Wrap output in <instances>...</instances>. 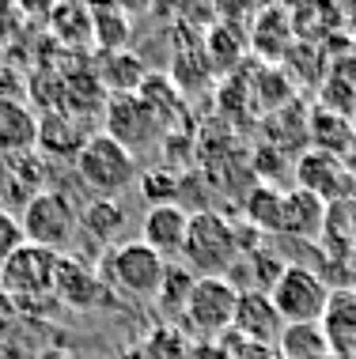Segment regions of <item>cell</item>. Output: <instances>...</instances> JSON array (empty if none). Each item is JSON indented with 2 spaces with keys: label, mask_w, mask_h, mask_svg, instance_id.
Segmentation results:
<instances>
[{
  "label": "cell",
  "mask_w": 356,
  "mask_h": 359,
  "mask_svg": "<svg viewBox=\"0 0 356 359\" xmlns=\"http://www.w3.org/2000/svg\"><path fill=\"white\" fill-rule=\"evenodd\" d=\"M319 110L341 114V118L352 121V106H356V80H345V76H326L319 87Z\"/></svg>",
  "instance_id": "29"
},
{
  "label": "cell",
  "mask_w": 356,
  "mask_h": 359,
  "mask_svg": "<svg viewBox=\"0 0 356 359\" xmlns=\"http://www.w3.org/2000/svg\"><path fill=\"white\" fill-rule=\"evenodd\" d=\"M50 27L65 46H88L91 42V8L84 4H65L50 12Z\"/></svg>",
  "instance_id": "25"
},
{
  "label": "cell",
  "mask_w": 356,
  "mask_h": 359,
  "mask_svg": "<svg viewBox=\"0 0 356 359\" xmlns=\"http://www.w3.org/2000/svg\"><path fill=\"white\" fill-rule=\"evenodd\" d=\"M232 329L254 348H277V341H281V333H284V322H281V314H277V306L269 303L265 291L243 287L239 291Z\"/></svg>",
  "instance_id": "10"
},
{
  "label": "cell",
  "mask_w": 356,
  "mask_h": 359,
  "mask_svg": "<svg viewBox=\"0 0 356 359\" xmlns=\"http://www.w3.org/2000/svg\"><path fill=\"white\" fill-rule=\"evenodd\" d=\"M296 189L315 193L326 205H352L356 201V174L345 159L338 155H326L307 148L300 159H296Z\"/></svg>",
  "instance_id": "9"
},
{
  "label": "cell",
  "mask_w": 356,
  "mask_h": 359,
  "mask_svg": "<svg viewBox=\"0 0 356 359\" xmlns=\"http://www.w3.org/2000/svg\"><path fill=\"white\" fill-rule=\"evenodd\" d=\"M84 144H88V133L80 129V121L72 114H65V110L38 114V148H46L50 155H69L76 163Z\"/></svg>",
  "instance_id": "16"
},
{
  "label": "cell",
  "mask_w": 356,
  "mask_h": 359,
  "mask_svg": "<svg viewBox=\"0 0 356 359\" xmlns=\"http://www.w3.org/2000/svg\"><path fill=\"white\" fill-rule=\"evenodd\" d=\"M307 140H311L315 151H326V155H338V159H349L352 148H356V129H352L349 118H341V114L311 110V118H307Z\"/></svg>",
  "instance_id": "15"
},
{
  "label": "cell",
  "mask_w": 356,
  "mask_h": 359,
  "mask_svg": "<svg viewBox=\"0 0 356 359\" xmlns=\"http://www.w3.org/2000/svg\"><path fill=\"white\" fill-rule=\"evenodd\" d=\"M80 231H88L95 242H103V246H114L125 231V208L110 197H91L88 205L80 208Z\"/></svg>",
  "instance_id": "19"
},
{
  "label": "cell",
  "mask_w": 356,
  "mask_h": 359,
  "mask_svg": "<svg viewBox=\"0 0 356 359\" xmlns=\"http://www.w3.org/2000/svg\"><path fill=\"white\" fill-rule=\"evenodd\" d=\"M133 34V23L125 8H91V42L103 53H121Z\"/></svg>",
  "instance_id": "20"
},
{
  "label": "cell",
  "mask_w": 356,
  "mask_h": 359,
  "mask_svg": "<svg viewBox=\"0 0 356 359\" xmlns=\"http://www.w3.org/2000/svg\"><path fill=\"white\" fill-rule=\"evenodd\" d=\"M137 189H140V197L148 201V208H156V205H182V182H178V174H171V170L140 174Z\"/></svg>",
  "instance_id": "26"
},
{
  "label": "cell",
  "mask_w": 356,
  "mask_h": 359,
  "mask_svg": "<svg viewBox=\"0 0 356 359\" xmlns=\"http://www.w3.org/2000/svg\"><path fill=\"white\" fill-rule=\"evenodd\" d=\"M76 174L95 197H110L118 201V193L137 186V155H129L121 144H114L107 133L88 137V144L76 155Z\"/></svg>",
  "instance_id": "3"
},
{
  "label": "cell",
  "mask_w": 356,
  "mask_h": 359,
  "mask_svg": "<svg viewBox=\"0 0 356 359\" xmlns=\"http://www.w3.org/2000/svg\"><path fill=\"white\" fill-rule=\"evenodd\" d=\"M326 216H330V205H326V201H319L307 189H288L284 205H281V227H277V235L319 238L326 231Z\"/></svg>",
  "instance_id": "14"
},
{
  "label": "cell",
  "mask_w": 356,
  "mask_h": 359,
  "mask_svg": "<svg viewBox=\"0 0 356 359\" xmlns=\"http://www.w3.org/2000/svg\"><path fill=\"white\" fill-rule=\"evenodd\" d=\"M148 355H152V359H163V355H171V359H190L186 344H182V337L175 333V329H156V337H152V344H148Z\"/></svg>",
  "instance_id": "31"
},
{
  "label": "cell",
  "mask_w": 356,
  "mask_h": 359,
  "mask_svg": "<svg viewBox=\"0 0 356 359\" xmlns=\"http://www.w3.org/2000/svg\"><path fill=\"white\" fill-rule=\"evenodd\" d=\"M57 254L38 246H19L12 257L0 265V287L4 295H12L15 306L34 303V299L53 295V276H57Z\"/></svg>",
  "instance_id": "8"
},
{
  "label": "cell",
  "mask_w": 356,
  "mask_h": 359,
  "mask_svg": "<svg viewBox=\"0 0 356 359\" xmlns=\"http://www.w3.org/2000/svg\"><path fill=\"white\" fill-rule=\"evenodd\" d=\"M53 295L69 310H95V306H103V299H107V284H103V276L95 273L88 261H80L76 254H65L61 261H57Z\"/></svg>",
  "instance_id": "11"
},
{
  "label": "cell",
  "mask_w": 356,
  "mask_h": 359,
  "mask_svg": "<svg viewBox=\"0 0 356 359\" xmlns=\"http://www.w3.org/2000/svg\"><path fill=\"white\" fill-rule=\"evenodd\" d=\"M292 15L284 12V8H265V12L254 15V27H250V46H254V53L262 57H284L292 50Z\"/></svg>",
  "instance_id": "17"
},
{
  "label": "cell",
  "mask_w": 356,
  "mask_h": 359,
  "mask_svg": "<svg viewBox=\"0 0 356 359\" xmlns=\"http://www.w3.org/2000/svg\"><path fill=\"white\" fill-rule=\"evenodd\" d=\"M194 280H197V276L190 273V269L167 265V276H163V284H159L156 303L167 306L171 314H182V310H186V299H190V287H194Z\"/></svg>",
  "instance_id": "28"
},
{
  "label": "cell",
  "mask_w": 356,
  "mask_h": 359,
  "mask_svg": "<svg viewBox=\"0 0 356 359\" xmlns=\"http://www.w3.org/2000/svg\"><path fill=\"white\" fill-rule=\"evenodd\" d=\"M281 205H284V193L277 186H254L246 197V219L258 231H265V235H277V227H281Z\"/></svg>",
  "instance_id": "24"
},
{
  "label": "cell",
  "mask_w": 356,
  "mask_h": 359,
  "mask_svg": "<svg viewBox=\"0 0 356 359\" xmlns=\"http://www.w3.org/2000/svg\"><path fill=\"white\" fill-rule=\"evenodd\" d=\"M8 87H12V80H8V72L0 69V99H12V95H8Z\"/></svg>",
  "instance_id": "33"
},
{
  "label": "cell",
  "mask_w": 356,
  "mask_h": 359,
  "mask_svg": "<svg viewBox=\"0 0 356 359\" xmlns=\"http://www.w3.org/2000/svg\"><path fill=\"white\" fill-rule=\"evenodd\" d=\"M277 352L284 359H322L330 352V341H326L322 325H284Z\"/></svg>",
  "instance_id": "21"
},
{
  "label": "cell",
  "mask_w": 356,
  "mask_h": 359,
  "mask_svg": "<svg viewBox=\"0 0 356 359\" xmlns=\"http://www.w3.org/2000/svg\"><path fill=\"white\" fill-rule=\"evenodd\" d=\"M352 129H356V106H352Z\"/></svg>",
  "instance_id": "34"
},
{
  "label": "cell",
  "mask_w": 356,
  "mask_h": 359,
  "mask_svg": "<svg viewBox=\"0 0 356 359\" xmlns=\"http://www.w3.org/2000/svg\"><path fill=\"white\" fill-rule=\"evenodd\" d=\"M103 284H110L114 291L129 299H156L159 284L167 276V261H163L156 250H148L144 242H118V246L107 250L103 257Z\"/></svg>",
  "instance_id": "5"
},
{
  "label": "cell",
  "mask_w": 356,
  "mask_h": 359,
  "mask_svg": "<svg viewBox=\"0 0 356 359\" xmlns=\"http://www.w3.org/2000/svg\"><path fill=\"white\" fill-rule=\"evenodd\" d=\"M15 322H19V306L12 303V295H4V287H0V341L12 337Z\"/></svg>",
  "instance_id": "32"
},
{
  "label": "cell",
  "mask_w": 356,
  "mask_h": 359,
  "mask_svg": "<svg viewBox=\"0 0 356 359\" xmlns=\"http://www.w3.org/2000/svg\"><path fill=\"white\" fill-rule=\"evenodd\" d=\"M330 299H334L330 284L315 269L303 265H284V273L269 287V303L277 306L284 325H322Z\"/></svg>",
  "instance_id": "4"
},
{
  "label": "cell",
  "mask_w": 356,
  "mask_h": 359,
  "mask_svg": "<svg viewBox=\"0 0 356 359\" xmlns=\"http://www.w3.org/2000/svg\"><path fill=\"white\" fill-rule=\"evenodd\" d=\"M65 114L69 110H80V114H88V110H107V99L110 95L103 91V83H99V72H80V76H65Z\"/></svg>",
  "instance_id": "23"
},
{
  "label": "cell",
  "mask_w": 356,
  "mask_h": 359,
  "mask_svg": "<svg viewBox=\"0 0 356 359\" xmlns=\"http://www.w3.org/2000/svg\"><path fill=\"white\" fill-rule=\"evenodd\" d=\"M137 95L148 102V110L163 121V129L175 125V118L182 114V91L175 87V80H167V76H152L148 72V80H144V87Z\"/></svg>",
  "instance_id": "22"
},
{
  "label": "cell",
  "mask_w": 356,
  "mask_h": 359,
  "mask_svg": "<svg viewBox=\"0 0 356 359\" xmlns=\"http://www.w3.org/2000/svg\"><path fill=\"white\" fill-rule=\"evenodd\" d=\"M19 246H27L23 227H19V216H15V212H4V208H0V265H4V261L12 257Z\"/></svg>",
  "instance_id": "30"
},
{
  "label": "cell",
  "mask_w": 356,
  "mask_h": 359,
  "mask_svg": "<svg viewBox=\"0 0 356 359\" xmlns=\"http://www.w3.org/2000/svg\"><path fill=\"white\" fill-rule=\"evenodd\" d=\"M19 227H23L27 246L50 250V254L65 257V254H72V242H76V235H80V212H76V205L65 197V193L38 189L23 205Z\"/></svg>",
  "instance_id": "2"
},
{
  "label": "cell",
  "mask_w": 356,
  "mask_h": 359,
  "mask_svg": "<svg viewBox=\"0 0 356 359\" xmlns=\"http://www.w3.org/2000/svg\"><path fill=\"white\" fill-rule=\"evenodd\" d=\"M144 80H148V69L137 53L121 50V53H103L99 65V83L107 95H137Z\"/></svg>",
  "instance_id": "18"
},
{
  "label": "cell",
  "mask_w": 356,
  "mask_h": 359,
  "mask_svg": "<svg viewBox=\"0 0 356 359\" xmlns=\"http://www.w3.org/2000/svg\"><path fill=\"white\" fill-rule=\"evenodd\" d=\"M103 114H107V137L114 144H121L129 155L156 148V144L167 137L163 121L148 110V102H144L140 95H110Z\"/></svg>",
  "instance_id": "7"
},
{
  "label": "cell",
  "mask_w": 356,
  "mask_h": 359,
  "mask_svg": "<svg viewBox=\"0 0 356 359\" xmlns=\"http://www.w3.org/2000/svg\"><path fill=\"white\" fill-rule=\"evenodd\" d=\"M235 306H239V287L232 280H220V276H205L194 280L186 299V310H182V322L194 329L197 337L213 341V337L228 333L235 322Z\"/></svg>",
  "instance_id": "6"
},
{
  "label": "cell",
  "mask_w": 356,
  "mask_h": 359,
  "mask_svg": "<svg viewBox=\"0 0 356 359\" xmlns=\"http://www.w3.org/2000/svg\"><path fill=\"white\" fill-rule=\"evenodd\" d=\"M186 227H190L186 205H156V208L144 212V219H140V242L148 250H156L167 265H175L182 257Z\"/></svg>",
  "instance_id": "12"
},
{
  "label": "cell",
  "mask_w": 356,
  "mask_h": 359,
  "mask_svg": "<svg viewBox=\"0 0 356 359\" xmlns=\"http://www.w3.org/2000/svg\"><path fill=\"white\" fill-rule=\"evenodd\" d=\"M243 246H239V227L228 216H220L213 208L190 212V227L186 242H182V269H190L197 280L220 276L228 280V273L239 265Z\"/></svg>",
  "instance_id": "1"
},
{
  "label": "cell",
  "mask_w": 356,
  "mask_h": 359,
  "mask_svg": "<svg viewBox=\"0 0 356 359\" xmlns=\"http://www.w3.org/2000/svg\"><path fill=\"white\" fill-rule=\"evenodd\" d=\"M38 148V114L19 99H0V159H23Z\"/></svg>",
  "instance_id": "13"
},
{
  "label": "cell",
  "mask_w": 356,
  "mask_h": 359,
  "mask_svg": "<svg viewBox=\"0 0 356 359\" xmlns=\"http://www.w3.org/2000/svg\"><path fill=\"white\" fill-rule=\"evenodd\" d=\"M205 53L209 69H235L243 57V38L235 34V27H213L205 38Z\"/></svg>",
  "instance_id": "27"
}]
</instances>
